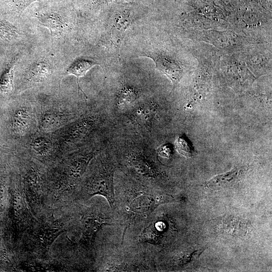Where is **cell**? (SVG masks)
<instances>
[{"mask_svg":"<svg viewBox=\"0 0 272 272\" xmlns=\"http://www.w3.org/2000/svg\"><path fill=\"white\" fill-rule=\"evenodd\" d=\"M170 194L158 191L134 179L114 184V212L125 231L137 232L145 224L159 206L172 202Z\"/></svg>","mask_w":272,"mask_h":272,"instance_id":"cell-1","label":"cell"},{"mask_svg":"<svg viewBox=\"0 0 272 272\" xmlns=\"http://www.w3.org/2000/svg\"><path fill=\"white\" fill-rule=\"evenodd\" d=\"M85 177L79 185L78 196L82 199L100 195L106 198L113 211L114 209V180L115 166L106 157H98L90 163Z\"/></svg>","mask_w":272,"mask_h":272,"instance_id":"cell-2","label":"cell"},{"mask_svg":"<svg viewBox=\"0 0 272 272\" xmlns=\"http://www.w3.org/2000/svg\"><path fill=\"white\" fill-rule=\"evenodd\" d=\"M77 229L80 234L78 245L82 256L94 260V243L96 235L104 225H120L115 213L110 207L108 210L92 208H82Z\"/></svg>","mask_w":272,"mask_h":272,"instance_id":"cell-3","label":"cell"},{"mask_svg":"<svg viewBox=\"0 0 272 272\" xmlns=\"http://www.w3.org/2000/svg\"><path fill=\"white\" fill-rule=\"evenodd\" d=\"M24 164L22 169V189L30 208L34 211L41 206L43 200L47 176L34 158Z\"/></svg>","mask_w":272,"mask_h":272,"instance_id":"cell-4","label":"cell"},{"mask_svg":"<svg viewBox=\"0 0 272 272\" xmlns=\"http://www.w3.org/2000/svg\"><path fill=\"white\" fill-rule=\"evenodd\" d=\"M35 107L38 130L51 133L66 125L75 118L71 107L61 103H45Z\"/></svg>","mask_w":272,"mask_h":272,"instance_id":"cell-5","label":"cell"},{"mask_svg":"<svg viewBox=\"0 0 272 272\" xmlns=\"http://www.w3.org/2000/svg\"><path fill=\"white\" fill-rule=\"evenodd\" d=\"M29 155L38 161L56 162L62 157L59 145L52 133L38 130L23 145Z\"/></svg>","mask_w":272,"mask_h":272,"instance_id":"cell-6","label":"cell"},{"mask_svg":"<svg viewBox=\"0 0 272 272\" xmlns=\"http://www.w3.org/2000/svg\"><path fill=\"white\" fill-rule=\"evenodd\" d=\"M10 127L13 135L23 146L38 131L35 107L22 103L16 107L11 117Z\"/></svg>","mask_w":272,"mask_h":272,"instance_id":"cell-7","label":"cell"},{"mask_svg":"<svg viewBox=\"0 0 272 272\" xmlns=\"http://www.w3.org/2000/svg\"><path fill=\"white\" fill-rule=\"evenodd\" d=\"M64 227V223L59 220L41 222L32 234L34 250L42 255L47 254L54 240L65 231Z\"/></svg>","mask_w":272,"mask_h":272,"instance_id":"cell-8","label":"cell"},{"mask_svg":"<svg viewBox=\"0 0 272 272\" xmlns=\"http://www.w3.org/2000/svg\"><path fill=\"white\" fill-rule=\"evenodd\" d=\"M155 64L157 69L167 76L175 87L184 74L182 64L176 58L164 53H151L146 54Z\"/></svg>","mask_w":272,"mask_h":272,"instance_id":"cell-9","label":"cell"},{"mask_svg":"<svg viewBox=\"0 0 272 272\" xmlns=\"http://www.w3.org/2000/svg\"><path fill=\"white\" fill-rule=\"evenodd\" d=\"M24 193L22 191H15L13 199V217L15 224L19 231L23 233L32 227L34 217L28 206Z\"/></svg>","mask_w":272,"mask_h":272,"instance_id":"cell-10","label":"cell"},{"mask_svg":"<svg viewBox=\"0 0 272 272\" xmlns=\"http://www.w3.org/2000/svg\"><path fill=\"white\" fill-rule=\"evenodd\" d=\"M37 18L41 25L49 30L52 36L58 37L63 33L64 23L61 17L57 14H43L38 15Z\"/></svg>","mask_w":272,"mask_h":272,"instance_id":"cell-11","label":"cell"},{"mask_svg":"<svg viewBox=\"0 0 272 272\" xmlns=\"http://www.w3.org/2000/svg\"><path fill=\"white\" fill-rule=\"evenodd\" d=\"M51 75L49 64L41 61L34 64L27 72L25 79L30 83H41L45 81Z\"/></svg>","mask_w":272,"mask_h":272,"instance_id":"cell-12","label":"cell"},{"mask_svg":"<svg viewBox=\"0 0 272 272\" xmlns=\"http://www.w3.org/2000/svg\"><path fill=\"white\" fill-rule=\"evenodd\" d=\"M95 65L99 64L87 59H77L68 67L66 73L67 75H74L78 79L85 76L87 72Z\"/></svg>","mask_w":272,"mask_h":272,"instance_id":"cell-13","label":"cell"},{"mask_svg":"<svg viewBox=\"0 0 272 272\" xmlns=\"http://www.w3.org/2000/svg\"><path fill=\"white\" fill-rule=\"evenodd\" d=\"M16 60H13L0 78V88L6 94L11 93L14 91L13 79Z\"/></svg>","mask_w":272,"mask_h":272,"instance_id":"cell-14","label":"cell"},{"mask_svg":"<svg viewBox=\"0 0 272 272\" xmlns=\"http://www.w3.org/2000/svg\"><path fill=\"white\" fill-rule=\"evenodd\" d=\"M238 173L237 170L234 169L225 174L217 175L211 179L208 182V185L213 189L225 187L234 180Z\"/></svg>","mask_w":272,"mask_h":272,"instance_id":"cell-15","label":"cell"},{"mask_svg":"<svg viewBox=\"0 0 272 272\" xmlns=\"http://www.w3.org/2000/svg\"><path fill=\"white\" fill-rule=\"evenodd\" d=\"M138 92L132 87L123 86L118 94V103L121 106H127L134 102L138 98Z\"/></svg>","mask_w":272,"mask_h":272,"instance_id":"cell-16","label":"cell"},{"mask_svg":"<svg viewBox=\"0 0 272 272\" xmlns=\"http://www.w3.org/2000/svg\"><path fill=\"white\" fill-rule=\"evenodd\" d=\"M16 27L8 22L0 21V39L11 40L17 36Z\"/></svg>","mask_w":272,"mask_h":272,"instance_id":"cell-17","label":"cell"},{"mask_svg":"<svg viewBox=\"0 0 272 272\" xmlns=\"http://www.w3.org/2000/svg\"><path fill=\"white\" fill-rule=\"evenodd\" d=\"M176 146L181 155L186 157L192 156L193 149L184 137L180 136L178 138L176 141Z\"/></svg>","mask_w":272,"mask_h":272,"instance_id":"cell-18","label":"cell"},{"mask_svg":"<svg viewBox=\"0 0 272 272\" xmlns=\"http://www.w3.org/2000/svg\"><path fill=\"white\" fill-rule=\"evenodd\" d=\"M171 153L170 145H164L159 149V154L162 156L168 157Z\"/></svg>","mask_w":272,"mask_h":272,"instance_id":"cell-19","label":"cell"},{"mask_svg":"<svg viewBox=\"0 0 272 272\" xmlns=\"http://www.w3.org/2000/svg\"><path fill=\"white\" fill-rule=\"evenodd\" d=\"M3 146L0 143V150H2V149H3Z\"/></svg>","mask_w":272,"mask_h":272,"instance_id":"cell-20","label":"cell"}]
</instances>
